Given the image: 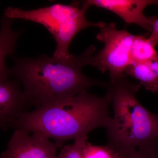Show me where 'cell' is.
<instances>
[{
  "label": "cell",
  "instance_id": "2",
  "mask_svg": "<svg viewBox=\"0 0 158 158\" xmlns=\"http://www.w3.org/2000/svg\"><path fill=\"white\" fill-rule=\"evenodd\" d=\"M111 102L109 90L102 97L85 90L34 111H26L12 127L31 134L40 133L53 139L57 148L61 147L65 141L87 135L97 128H107L112 119L109 111Z\"/></svg>",
  "mask_w": 158,
  "mask_h": 158
},
{
  "label": "cell",
  "instance_id": "8",
  "mask_svg": "<svg viewBox=\"0 0 158 158\" xmlns=\"http://www.w3.org/2000/svg\"><path fill=\"white\" fill-rule=\"evenodd\" d=\"M17 80L0 83V127L6 129L24 113L28 104Z\"/></svg>",
  "mask_w": 158,
  "mask_h": 158
},
{
  "label": "cell",
  "instance_id": "9",
  "mask_svg": "<svg viewBox=\"0 0 158 158\" xmlns=\"http://www.w3.org/2000/svg\"><path fill=\"white\" fill-rule=\"evenodd\" d=\"M13 22V19L5 16L0 20V83L8 81L10 76L5 59L7 56L14 52L17 40L21 34V31L13 30L11 27Z\"/></svg>",
  "mask_w": 158,
  "mask_h": 158
},
{
  "label": "cell",
  "instance_id": "15",
  "mask_svg": "<svg viewBox=\"0 0 158 158\" xmlns=\"http://www.w3.org/2000/svg\"><path fill=\"white\" fill-rule=\"evenodd\" d=\"M150 33L148 38L152 44L156 47L158 45V17H156Z\"/></svg>",
  "mask_w": 158,
  "mask_h": 158
},
{
  "label": "cell",
  "instance_id": "14",
  "mask_svg": "<svg viewBox=\"0 0 158 158\" xmlns=\"http://www.w3.org/2000/svg\"><path fill=\"white\" fill-rule=\"evenodd\" d=\"M138 149L146 153L152 158H158V140Z\"/></svg>",
  "mask_w": 158,
  "mask_h": 158
},
{
  "label": "cell",
  "instance_id": "11",
  "mask_svg": "<svg viewBox=\"0 0 158 158\" xmlns=\"http://www.w3.org/2000/svg\"><path fill=\"white\" fill-rule=\"evenodd\" d=\"M132 64L158 60V53L145 35H134L130 50Z\"/></svg>",
  "mask_w": 158,
  "mask_h": 158
},
{
  "label": "cell",
  "instance_id": "1",
  "mask_svg": "<svg viewBox=\"0 0 158 158\" xmlns=\"http://www.w3.org/2000/svg\"><path fill=\"white\" fill-rule=\"evenodd\" d=\"M95 47L90 45L81 55L71 54L59 59L41 55L37 59L21 58L15 60L10 76L23 86L28 103L38 108L70 98L93 86L107 87L98 79L82 73L84 66L91 65Z\"/></svg>",
  "mask_w": 158,
  "mask_h": 158
},
{
  "label": "cell",
  "instance_id": "16",
  "mask_svg": "<svg viewBox=\"0 0 158 158\" xmlns=\"http://www.w3.org/2000/svg\"><path fill=\"white\" fill-rule=\"evenodd\" d=\"M123 157L124 158H152L146 153L138 149L128 152Z\"/></svg>",
  "mask_w": 158,
  "mask_h": 158
},
{
  "label": "cell",
  "instance_id": "6",
  "mask_svg": "<svg viewBox=\"0 0 158 158\" xmlns=\"http://www.w3.org/2000/svg\"><path fill=\"white\" fill-rule=\"evenodd\" d=\"M32 134L16 129L0 158H57L55 143L40 133Z\"/></svg>",
  "mask_w": 158,
  "mask_h": 158
},
{
  "label": "cell",
  "instance_id": "4",
  "mask_svg": "<svg viewBox=\"0 0 158 158\" xmlns=\"http://www.w3.org/2000/svg\"><path fill=\"white\" fill-rule=\"evenodd\" d=\"M89 7L86 1H74L68 5L58 3L31 10L9 7L5 10L4 15L10 19L31 21L44 26L56 43L53 56L65 59L70 56L69 46L79 32L89 27L99 28L106 24L88 21L85 15Z\"/></svg>",
  "mask_w": 158,
  "mask_h": 158
},
{
  "label": "cell",
  "instance_id": "5",
  "mask_svg": "<svg viewBox=\"0 0 158 158\" xmlns=\"http://www.w3.org/2000/svg\"><path fill=\"white\" fill-rule=\"evenodd\" d=\"M96 36L104 44L103 48L94 55L91 65L104 73L110 72V82L125 77V72L132 64L130 50L134 35L126 30H119L114 23L99 28Z\"/></svg>",
  "mask_w": 158,
  "mask_h": 158
},
{
  "label": "cell",
  "instance_id": "3",
  "mask_svg": "<svg viewBox=\"0 0 158 158\" xmlns=\"http://www.w3.org/2000/svg\"><path fill=\"white\" fill-rule=\"evenodd\" d=\"M141 85L125 77L110 82L114 116L107 128L108 143L122 156L158 140V114L139 102L136 94Z\"/></svg>",
  "mask_w": 158,
  "mask_h": 158
},
{
  "label": "cell",
  "instance_id": "12",
  "mask_svg": "<svg viewBox=\"0 0 158 158\" xmlns=\"http://www.w3.org/2000/svg\"><path fill=\"white\" fill-rule=\"evenodd\" d=\"M83 158H124L108 145L97 146L86 142L83 151Z\"/></svg>",
  "mask_w": 158,
  "mask_h": 158
},
{
  "label": "cell",
  "instance_id": "7",
  "mask_svg": "<svg viewBox=\"0 0 158 158\" xmlns=\"http://www.w3.org/2000/svg\"><path fill=\"white\" fill-rule=\"evenodd\" d=\"M89 7L95 6L112 11L128 24H135L151 32L155 16L148 17L144 14L147 6L158 5L155 0H88Z\"/></svg>",
  "mask_w": 158,
  "mask_h": 158
},
{
  "label": "cell",
  "instance_id": "13",
  "mask_svg": "<svg viewBox=\"0 0 158 158\" xmlns=\"http://www.w3.org/2000/svg\"><path fill=\"white\" fill-rule=\"evenodd\" d=\"M87 135L74 140V143L64 146L57 158H83V151L88 140Z\"/></svg>",
  "mask_w": 158,
  "mask_h": 158
},
{
  "label": "cell",
  "instance_id": "10",
  "mask_svg": "<svg viewBox=\"0 0 158 158\" xmlns=\"http://www.w3.org/2000/svg\"><path fill=\"white\" fill-rule=\"evenodd\" d=\"M125 75L138 80L146 90L158 93V60L131 64L126 69Z\"/></svg>",
  "mask_w": 158,
  "mask_h": 158
}]
</instances>
